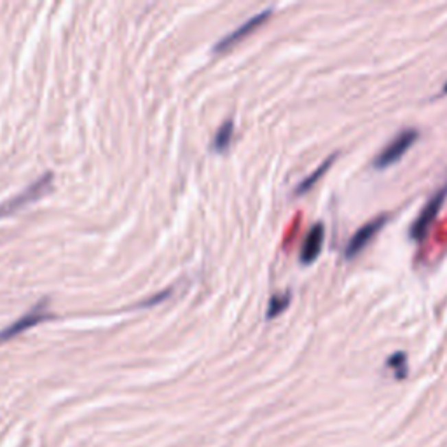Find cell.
Wrapping results in <instances>:
<instances>
[{"mask_svg":"<svg viewBox=\"0 0 447 447\" xmlns=\"http://www.w3.org/2000/svg\"><path fill=\"white\" fill-rule=\"evenodd\" d=\"M388 222V215H379V217L372 218L367 224H363L352 238L346 243V249H344V255L346 259H353V257L358 255L360 252H363V249L374 240L376 234L385 227V224Z\"/></svg>","mask_w":447,"mask_h":447,"instance_id":"5","label":"cell"},{"mask_svg":"<svg viewBox=\"0 0 447 447\" xmlns=\"http://www.w3.org/2000/svg\"><path fill=\"white\" fill-rule=\"evenodd\" d=\"M47 318H53V314L46 310V301L37 302V304H35V306H32L30 310L23 314V317L16 318L12 323H9L8 327H4V329L0 330V343H4V341H8V339H12V337L18 336V334H21L23 330L30 329V327H34V325H38L41 321L47 320Z\"/></svg>","mask_w":447,"mask_h":447,"instance_id":"4","label":"cell"},{"mask_svg":"<svg viewBox=\"0 0 447 447\" xmlns=\"http://www.w3.org/2000/svg\"><path fill=\"white\" fill-rule=\"evenodd\" d=\"M334 159H336V154H330V156L327 157V159H325L323 163H321V165L317 166V170H314V172H311L310 175L304 176V179H302L301 182L297 184V187L294 189L295 194L301 196V194H304V192L310 191V189H313L314 185H317V182H320L321 176H323L325 173L329 172V168L332 166Z\"/></svg>","mask_w":447,"mask_h":447,"instance_id":"8","label":"cell"},{"mask_svg":"<svg viewBox=\"0 0 447 447\" xmlns=\"http://www.w3.org/2000/svg\"><path fill=\"white\" fill-rule=\"evenodd\" d=\"M325 240V226L321 222H317L310 227V231L304 236V241L301 245V253H299V259H301L302 264H313L314 260L320 257L321 247H323Z\"/></svg>","mask_w":447,"mask_h":447,"instance_id":"7","label":"cell"},{"mask_svg":"<svg viewBox=\"0 0 447 447\" xmlns=\"http://www.w3.org/2000/svg\"><path fill=\"white\" fill-rule=\"evenodd\" d=\"M234 133V123L233 119H227L224 123L220 124V128L217 130V133L214 135V140H211V149L218 150H226L231 144V138H233Z\"/></svg>","mask_w":447,"mask_h":447,"instance_id":"9","label":"cell"},{"mask_svg":"<svg viewBox=\"0 0 447 447\" xmlns=\"http://www.w3.org/2000/svg\"><path fill=\"white\" fill-rule=\"evenodd\" d=\"M290 301H292V294L288 290L271 295V299H269L268 302V310H266V318L271 320V318H276L278 314H282L283 311L290 306Z\"/></svg>","mask_w":447,"mask_h":447,"instance_id":"10","label":"cell"},{"mask_svg":"<svg viewBox=\"0 0 447 447\" xmlns=\"http://www.w3.org/2000/svg\"><path fill=\"white\" fill-rule=\"evenodd\" d=\"M53 179H54L53 173L46 172L44 175L38 176L37 180H34L30 185H27L23 191L18 192L16 196H12L9 201L2 203V205H0V217H2V215L12 214V211L19 210L21 207L28 205V203L41 198L44 192H47L51 189V185H53Z\"/></svg>","mask_w":447,"mask_h":447,"instance_id":"3","label":"cell"},{"mask_svg":"<svg viewBox=\"0 0 447 447\" xmlns=\"http://www.w3.org/2000/svg\"><path fill=\"white\" fill-rule=\"evenodd\" d=\"M386 365L393 371L395 378L404 379L407 378V372H409V367H407V355L404 352H397L393 355L388 356L386 360Z\"/></svg>","mask_w":447,"mask_h":447,"instance_id":"11","label":"cell"},{"mask_svg":"<svg viewBox=\"0 0 447 447\" xmlns=\"http://www.w3.org/2000/svg\"><path fill=\"white\" fill-rule=\"evenodd\" d=\"M271 12H273V9L268 8V9H264V11L257 12V14H253L252 18L247 19L245 23H241L240 27H236L234 30H231L229 34L224 35V37H222L220 41H218V43L214 46V51L229 49V47L233 46V44H236L238 41H241L243 37H247L249 34H252V32L255 30V28H259L260 25H262L264 21H266V19H269Z\"/></svg>","mask_w":447,"mask_h":447,"instance_id":"6","label":"cell"},{"mask_svg":"<svg viewBox=\"0 0 447 447\" xmlns=\"http://www.w3.org/2000/svg\"><path fill=\"white\" fill-rule=\"evenodd\" d=\"M168 294H170V290L159 292V294H157V295H156V297H152V299H149V301H144V302H141V306H147V304H154V302L161 301V299L168 297Z\"/></svg>","mask_w":447,"mask_h":447,"instance_id":"12","label":"cell"},{"mask_svg":"<svg viewBox=\"0 0 447 447\" xmlns=\"http://www.w3.org/2000/svg\"><path fill=\"white\" fill-rule=\"evenodd\" d=\"M446 198H447V184L442 185L435 194H432V198L426 201V205H424L423 210L420 211V215L414 218L413 226H411L409 229L411 240L420 243V241H423L424 238H426L428 231L432 229L433 222H435V218L439 217L440 208H442V205L446 203Z\"/></svg>","mask_w":447,"mask_h":447,"instance_id":"2","label":"cell"},{"mask_svg":"<svg viewBox=\"0 0 447 447\" xmlns=\"http://www.w3.org/2000/svg\"><path fill=\"white\" fill-rule=\"evenodd\" d=\"M420 138V131L414 128H405L400 133L395 135L388 144L381 149V152L374 157V168L385 170L388 166L395 165L397 161H400L405 156V152L416 144V140Z\"/></svg>","mask_w":447,"mask_h":447,"instance_id":"1","label":"cell"},{"mask_svg":"<svg viewBox=\"0 0 447 447\" xmlns=\"http://www.w3.org/2000/svg\"><path fill=\"white\" fill-rule=\"evenodd\" d=\"M444 93H447V82H446V86H444Z\"/></svg>","mask_w":447,"mask_h":447,"instance_id":"13","label":"cell"}]
</instances>
